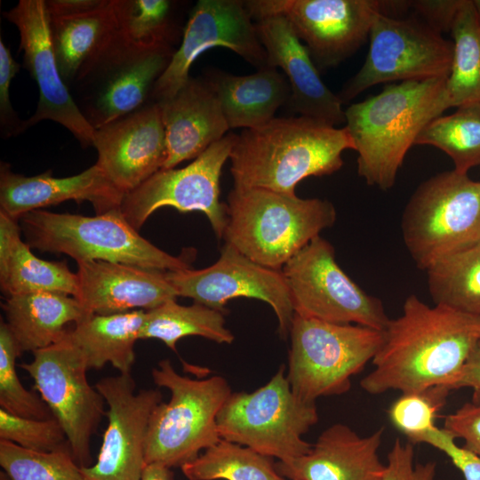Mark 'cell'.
Segmentation results:
<instances>
[{
	"label": "cell",
	"instance_id": "obj_1",
	"mask_svg": "<svg viewBox=\"0 0 480 480\" xmlns=\"http://www.w3.org/2000/svg\"><path fill=\"white\" fill-rule=\"evenodd\" d=\"M373 369L361 381L371 395L420 391L451 385L480 342V316L441 304L430 307L409 295L402 314L389 319Z\"/></svg>",
	"mask_w": 480,
	"mask_h": 480
},
{
	"label": "cell",
	"instance_id": "obj_2",
	"mask_svg": "<svg viewBox=\"0 0 480 480\" xmlns=\"http://www.w3.org/2000/svg\"><path fill=\"white\" fill-rule=\"evenodd\" d=\"M347 149L354 147L345 126L304 116L274 117L236 134L229 156L234 188L296 195L304 179L339 171Z\"/></svg>",
	"mask_w": 480,
	"mask_h": 480
},
{
	"label": "cell",
	"instance_id": "obj_3",
	"mask_svg": "<svg viewBox=\"0 0 480 480\" xmlns=\"http://www.w3.org/2000/svg\"><path fill=\"white\" fill-rule=\"evenodd\" d=\"M447 78L388 84L380 93L345 109V128L357 152V172L368 185L381 190L393 187L420 132L452 108Z\"/></svg>",
	"mask_w": 480,
	"mask_h": 480
},
{
	"label": "cell",
	"instance_id": "obj_4",
	"mask_svg": "<svg viewBox=\"0 0 480 480\" xmlns=\"http://www.w3.org/2000/svg\"><path fill=\"white\" fill-rule=\"evenodd\" d=\"M225 243L264 267L281 270L336 220L332 203L264 188H233L228 196Z\"/></svg>",
	"mask_w": 480,
	"mask_h": 480
},
{
	"label": "cell",
	"instance_id": "obj_5",
	"mask_svg": "<svg viewBox=\"0 0 480 480\" xmlns=\"http://www.w3.org/2000/svg\"><path fill=\"white\" fill-rule=\"evenodd\" d=\"M20 220L31 248L67 254L76 263L102 260L163 271L191 268L188 259L171 255L142 237L121 209L95 216L39 209Z\"/></svg>",
	"mask_w": 480,
	"mask_h": 480
},
{
	"label": "cell",
	"instance_id": "obj_6",
	"mask_svg": "<svg viewBox=\"0 0 480 480\" xmlns=\"http://www.w3.org/2000/svg\"><path fill=\"white\" fill-rule=\"evenodd\" d=\"M151 375L156 386L170 390L171 398L160 402L151 413L145 461L181 468L221 439L217 416L232 390L222 376H182L169 359L159 361Z\"/></svg>",
	"mask_w": 480,
	"mask_h": 480
},
{
	"label": "cell",
	"instance_id": "obj_7",
	"mask_svg": "<svg viewBox=\"0 0 480 480\" xmlns=\"http://www.w3.org/2000/svg\"><path fill=\"white\" fill-rule=\"evenodd\" d=\"M401 228L420 269L479 244L480 181L454 169L430 177L412 195Z\"/></svg>",
	"mask_w": 480,
	"mask_h": 480
},
{
	"label": "cell",
	"instance_id": "obj_8",
	"mask_svg": "<svg viewBox=\"0 0 480 480\" xmlns=\"http://www.w3.org/2000/svg\"><path fill=\"white\" fill-rule=\"evenodd\" d=\"M284 372L283 364L253 392L230 394L217 416L221 439L284 462L310 452L303 436L318 421L317 408L294 394Z\"/></svg>",
	"mask_w": 480,
	"mask_h": 480
},
{
	"label": "cell",
	"instance_id": "obj_9",
	"mask_svg": "<svg viewBox=\"0 0 480 480\" xmlns=\"http://www.w3.org/2000/svg\"><path fill=\"white\" fill-rule=\"evenodd\" d=\"M286 378L294 394L307 402L348 392L351 378L377 354L382 331L340 324L294 314Z\"/></svg>",
	"mask_w": 480,
	"mask_h": 480
},
{
	"label": "cell",
	"instance_id": "obj_10",
	"mask_svg": "<svg viewBox=\"0 0 480 480\" xmlns=\"http://www.w3.org/2000/svg\"><path fill=\"white\" fill-rule=\"evenodd\" d=\"M365 60L338 96L344 103L382 83L448 76L453 44L418 15L396 18L383 12L374 16Z\"/></svg>",
	"mask_w": 480,
	"mask_h": 480
},
{
	"label": "cell",
	"instance_id": "obj_11",
	"mask_svg": "<svg viewBox=\"0 0 480 480\" xmlns=\"http://www.w3.org/2000/svg\"><path fill=\"white\" fill-rule=\"evenodd\" d=\"M173 52L171 45L134 44L118 28L75 81L81 88L80 109L94 129L148 104L153 87Z\"/></svg>",
	"mask_w": 480,
	"mask_h": 480
},
{
	"label": "cell",
	"instance_id": "obj_12",
	"mask_svg": "<svg viewBox=\"0 0 480 480\" xmlns=\"http://www.w3.org/2000/svg\"><path fill=\"white\" fill-rule=\"evenodd\" d=\"M294 314L383 331L390 318L382 301L359 287L338 265L332 245L320 236L281 269Z\"/></svg>",
	"mask_w": 480,
	"mask_h": 480
},
{
	"label": "cell",
	"instance_id": "obj_13",
	"mask_svg": "<svg viewBox=\"0 0 480 480\" xmlns=\"http://www.w3.org/2000/svg\"><path fill=\"white\" fill-rule=\"evenodd\" d=\"M20 367L33 379L40 397L61 425L76 463L89 467L92 437L106 415V402L89 384L87 365L68 331L58 342L34 351L33 359Z\"/></svg>",
	"mask_w": 480,
	"mask_h": 480
},
{
	"label": "cell",
	"instance_id": "obj_14",
	"mask_svg": "<svg viewBox=\"0 0 480 480\" xmlns=\"http://www.w3.org/2000/svg\"><path fill=\"white\" fill-rule=\"evenodd\" d=\"M236 134L228 132L183 168L161 169L133 191L121 204L125 220L139 230L156 211L169 206L180 212H200L216 236L222 238L227 225V204L220 201L221 171Z\"/></svg>",
	"mask_w": 480,
	"mask_h": 480
},
{
	"label": "cell",
	"instance_id": "obj_15",
	"mask_svg": "<svg viewBox=\"0 0 480 480\" xmlns=\"http://www.w3.org/2000/svg\"><path fill=\"white\" fill-rule=\"evenodd\" d=\"M252 20L281 15L304 43L317 69L338 66L369 39L374 16L384 1L246 0Z\"/></svg>",
	"mask_w": 480,
	"mask_h": 480
},
{
	"label": "cell",
	"instance_id": "obj_16",
	"mask_svg": "<svg viewBox=\"0 0 480 480\" xmlns=\"http://www.w3.org/2000/svg\"><path fill=\"white\" fill-rule=\"evenodd\" d=\"M213 47L233 51L257 70L268 67L266 51L244 1L199 0L190 12L180 45L153 87V102L172 98L190 78L194 61Z\"/></svg>",
	"mask_w": 480,
	"mask_h": 480
},
{
	"label": "cell",
	"instance_id": "obj_17",
	"mask_svg": "<svg viewBox=\"0 0 480 480\" xmlns=\"http://www.w3.org/2000/svg\"><path fill=\"white\" fill-rule=\"evenodd\" d=\"M178 296L225 313L235 298L257 299L269 304L278 320V332L290 334L294 310L282 270L260 265L226 244L220 258L202 269L166 271Z\"/></svg>",
	"mask_w": 480,
	"mask_h": 480
},
{
	"label": "cell",
	"instance_id": "obj_18",
	"mask_svg": "<svg viewBox=\"0 0 480 480\" xmlns=\"http://www.w3.org/2000/svg\"><path fill=\"white\" fill-rule=\"evenodd\" d=\"M94 387L108 406V425L96 462L81 468L84 480H141L149 420L162 393L135 392L131 373L105 377Z\"/></svg>",
	"mask_w": 480,
	"mask_h": 480
},
{
	"label": "cell",
	"instance_id": "obj_19",
	"mask_svg": "<svg viewBox=\"0 0 480 480\" xmlns=\"http://www.w3.org/2000/svg\"><path fill=\"white\" fill-rule=\"evenodd\" d=\"M20 34L24 66L36 83L39 99L23 132L43 120L64 126L83 148L92 147L94 127L85 118L61 78L52 49L44 0H20L4 13Z\"/></svg>",
	"mask_w": 480,
	"mask_h": 480
},
{
	"label": "cell",
	"instance_id": "obj_20",
	"mask_svg": "<svg viewBox=\"0 0 480 480\" xmlns=\"http://www.w3.org/2000/svg\"><path fill=\"white\" fill-rule=\"evenodd\" d=\"M95 164L125 195L159 170L167 159L165 129L158 103L150 102L114 122L95 128Z\"/></svg>",
	"mask_w": 480,
	"mask_h": 480
},
{
	"label": "cell",
	"instance_id": "obj_21",
	"mask_svg": "<svg viewBox=\"0 0 480 480\" xmlns=\"http://www.w3.org/2000/svg\"><path fill=\"white\" fill-rule=\"evenodd\" d=\"M255 27L267 53L268 66L280 68L289 82V109L332 126L345 124L343 102L324 84L308 50L290 22L281 15H272L256 20Z\"/></svg>",
	"mask_w": 480,
	"mask_h": 480
},
{
	"label": "cell",
	"instance_id": "obj_22",
	"mask_svg": "<svg viewBox=\"0 0 480 480\" xmlns=\"http://www.w3.org/2000/svg\"><path fill=\"white\" fill-rule=\"evenodd\" d=\"M76 276V299L89 314L149 310L179 297L163 270L92 260L78 262Z\"/></svg>",
	"mask_w": 480,
	"mask_h": 480
},
{
	"label": "cell",
	"instance_id": "obj_23",
	"mask_svg": "<svg viewBox=\"0 0 480 480\" xmlns=\"http://www.w3.org/2000/svg\"><path fill=\"white\" fill-rule=\"evenodd\" d=\"M125 194L96 165L65 178L51 172L34 176L15 173L8 164L0 166V211L17 220L29 212L68 200L90 202L96 214L121 209Z\"/></svg>",
	"mask_w": 480,
	"mask_h": 480
},
{
	"label": "cell",
	"instance_id": "obj_24",
	"mask_svg": "<svg viewBox=\"0 0 480 480\" xmlns=\"http://www.w3.org/2000/svg\"><path fill=\"white\" fill-rule=\"evenodd\" d=\"M385 428L361 436L348 426L336 423L325 430L310 452L289 461L275 462L289 480H381L385 463L379 450Z\"/></svg>",
	"mask_w": 480,
	"mask_h": 480
},
{
	"label": "cell",
	"instance_id": "obj_25",
	"mask_svg": "<svg viewBox=\"0 0 480 480\" xmlns=\"http://www.w3.org/2000/svg\"><path fill=\"white\" fill-rule=\"evenodd\" d=\"M157 103L168 151L163 169L196 158L229 130L217 93L206 77L190 76L172 98Z\"/></svg>",
	"mask_w": 480,
	"mask_h": 480
},
{
	"label": "cell",
	"instance_id": "obj_26",
	"mask_svg": "<svg viewBox=\"0 0 480 480\" xmlns=\"http://www.w3.org/2000/svg\"><path fill=\"white\" fill-rule=\"evenodd\" d=\"M205 77L217 93L229 129L265 124L291 96L284 74L268 66L245 76L215 69Z\"/></svg>",
	"mask_w": 480,
	"mask_h": 480
},
{
	"label": "cell",
	"instance_id": "obj_27",
	"mask_svg": "<svg viewBox=\"0 0 480 480\" xmlns=\"http://www.w3.org/2000/svg\"><path fill=\"white\" fill-rule=\"evenodd\" d=\"M17 220L0 211V286L9 296L37 292H58L73 297L78 293L76 273L66 261L37 258L20 237Z\"/></svg>",
	"mask_w": 480,
	"mask_h": 480
},
{
	"label": "cell",
	"instance_id": "obj_28",
	"mask_svg": "<svg viewBox=\"0 0 480 480\" xmlns=\"http://www.w3.org/2000/svg\"><path fill=\"white\" fill-rule=\"evenodd\" d=\"M2 308L20 355L58 342L68 332L66 324L90 315L75 297L50 292L9 296Z\"/></svg>",
	"mask_w": 480,
	"mask_h": 480
},
{
	"label": "cell",
	"instance_id": "obj_29",
	"mask_svg": "<svg viewBox=\"0 0 480 480\" xmlns=\"http://www.w3.org/2000/svg\"><path fill=\"white\" fill-rule=\"evenodd\" d=\"M117 31L114 0H106L102 6L89 12L50 18L52 49L67 86L75 83Z\"/></svg>",
	"mask_w": 480,
	"mask_h": 480
},
{
	"label": "cell",
	"instance_id": "obj_30",
	"mask_svg": "<svg viewBox=\"0 0 480 480\" xmlns=\"http://www.w3.org/2000/svg\"><path fill=\"white\" fill-rule=\"evenodd\" d=\"M146 310L111 315L90 314L68 331L81 351L88 370L110 364L119 373H131L135 362L134 345L140 340Z\"/></svg>",
	"mask_w": 480,
	"mask_h": 480
},
{
	"label": "cell",
	"instance_id": "obj_31",
	"mask_svg": "<svg viewBox=\"0 0 480 480\" xmlns=\"http://www.w3.org/2000/svg\"><path fill=\"white\" fill-rule=\"evenodd\" d=\"M224 315L196 302L183 306L171 300L146 310L140 340H159L173 351H176L177 342L187 336H201L217 343L231 344L235 337L226 327Z\"/></svg>",
	"mask_w": 480,
	"mask_h": 480
},
{
	"label": "cell",
	"instance_id": "obj_32",
	"mask_svg": "<svg viewBox=\"0 0 480 480\" xmlns=\"http://www.w3.org/2000/svg\"><path fill=\"white\" fill-rule=\"evenodd\" d=\"M449 33L453 44L446 81L451 107L480 102V16L473 0H462Z\"/></svg>",
	"mask_w": 480,
	"mask_h": 480
},
{
	"label": "cell",
	"instance_id": "obj_33",
	"mask_svg": "<svg viewBox=\"0 0 480 480\" xmlns=\"http://www.w3.org/2000/svg\"><path fill=\"white\" fill-rule=\"evenodd\" d=\"M180 468L188 480H286L273 458L225 439Z\"/></svg>",
	"mask_w": 480,
	"mask_h": 480
},
{
	"label": "cell",
	"instance_id": "obj_34",
	"mask_svg": "<svg viewBox=\"0 0 480 480\" xmlns=\"http://www.w3.org/2000/svg\"><path fill=\"white\" fill-rule=\"evenodd\" d=\"M427 272L435 304L480 316V244L442 260Z\"/></svg>",
	"mask_w": 480,
	"mask_h": 480
},
{
	"label": "cell",
	"instance_id": "obj_35",
	"mask_svg": "<svg viewBox=\"0 0 480 480\" xmlns=\"http://www.w3.org/2000/svg\"><path fill=\"white\" fill-rule=\"evenodd\" d=\"M415 145L435 147L449 156L454 170L466 172L480 165V102L461 105L431 121Z\"/></svg>",
	"mask_w": 480,
	"mask_h": 480
},
{
	"label": "cell",
	"instance_id": "obj_36",
	"mask_svg": "<svg viewBox=\"0 0 480 480\" xmlns=\"http://www.w3.org/2000/svg\"><path fill=\"white\" fill-rule=\"evenodd\" d=\"M0 465L9 480H84L68 445L36 452L0 440Z\"/></svg>",
	"mask_w": 480,
	"mask_h": 480
},
{
	"label": "cell",
	"instance_id": "obj_37",
	"mask_svg": "<svg viewBox=\"0 0 480 480\" xmlns=\"http://www.w3.org/2000/svg\"><path fill=\"white\" fill-rule=\"evenodd\" d=\"M120 33L142 47L171 45L172 2L168 0H114Z\"/></svg>",
	"mask_w": 480,
	"mask_h": 480
},
{
	"label": "cell",
	"instance_id": "obj_38",
	"mask_svg": "<svg viewBox=\"0 0 480 480\" xmlns=\"http://www.w3.org/2000/svg\"><path fill=\"white\" fill-rule=\"evenodd\" d=\"M450 389L444 385L420 391L402 393L388 407L391 424L412 444L436 428V420L444 407Z\"/></svg>",
	"mask_w": 480,
	"mask_h": 480
},
{
	"label": "cell",
	"instance_id": "obj_39",
	"mask_svg": "<svg viewBox=\"0 0 480 480\" xmlns=\"http://www.w3.org/2000/svg\"><path fill=\"white\" fill-rule=\"evenodd\" d=\"M20 356L5 322L0 324V406L6 412L31 419L53 417L47 404L36 394L25 388L16 372Z\"/></svg>",
	"mask_w": 480,
	"mask_h": 480
},
{
	"label": "cell",
	"instance_id": "obj_40",
	"mask_svg": "<svg viewBox=\"0 0 480 480\" xmlns=\"http://www.w3.org/2000/svg\"><path fill=\"white\" fill-rule=\"evenodd\" d=\"M0 440L36 452H51L68 445L66 434L54 417L44 420L25 418L2 408Z\"/></svg>",
	"mask_w": 480,
	"mask_h": 480
},
{
	"label": "cell",
	"instance_id": "obj_41",
	"mask_svg": "<svg viewBox=\"0 0 480 480\" xmlns=\"http://www.w3.org/2000/svg\"><path fill=\"white\" fill-rule=\"evenodd\" d=\"M381 480H436V463L415 462L414 444L396 438L387 455Z\"/></svg>",
	"mask_w": 480,
	"mask_h": 480
},
{
	"label": "cell",
	"instance_id": "obj_42",
	"mask_svg": "<svg viewBox=\"0 0 480 480\" xmlns=\"http://www.w3.org/2000/svg\"><path fill=\"white\" fill-rule=\"evenodd\" d=\"M19 70V63L0 39V126L4 138L16 136L23 132L24 120L18 117L10 100L11 83Z\"/></svg>",
	"mask_w": 480,
	"mask_h": 480
},
{
	"label": "cell",
	"instance_id": "obj_43",
	"mask_svg": "<svg viewBox=\"0 0 480 480\" xmlns=\"http://www.w3.org/2000/svg\"><path fill=\"white\" fill-rule=\"evenodd\" d=\"M455 439L444 428L436 427L425 434L420 444H428L443 452L462 473L465 480H480V457L463 446H459Z\"/></svg>",
	"mask_w": 480,
	"mask_h": 480
},
{
	"label": "cell",
	"instance_id": "obj_44",
	"mask_svg": "<svg viewBox=\"0 0 480 480\" xmlns=\"http://www.w3.org/2000/svg\"><path fill=\"white\" fill-rule=\"evenodd\" d=\"M444 428L455 438L463 439V447L480 457V403H466L448 414Z\"/></svg>",
	"mask_w": 480,
	"mask_h": 480
},
{
	"label": "cell",
	"instance_id": "obj_45",
	"mask_svg": "<svg viewBox=\"0 0 480 480\" xmlns=\"http://www.w3.org/2000/svg\"><path fill=\"white\" fill-rule=\"evenodd\" d=\"M462 0L409 1L408 6L415 14L440 33L449 32L451 24Z\"/></svg>",
	"mask_w": 480,
	"mask_h": 480
},
{
	"label": "cell",
	"instance_id": "obj_46",
	"mask_svg": "<svg viewBox=\"0 0 480 480\" xmlns=\"http://www.w3.org/2000/svg\"><path fill=\"white\" fill-rule=\"evenodd\" d=\"M461 388H472V402L480 403V342L473 349L460 373L451 385L452 391Z\"/></svg>",
	"mask_w": 480,
	"mask_h": 480
},
{
	"label": "cell",
	"instance_id": "obj_47",
	"mask_svg": "<svg viewBox=\"0 0 480 480\" xmlns=\"http://www.w3.org/2000/svg\"><path fill=\"white\" fill-rule=\"evenodd\" d=\"M106 0H47L46 9L50 18L77 15L94 11Z\"/></svg>",
	"mask_w": 480,
	"mask_h": 480
},
{
	"label": "cell",
	"instance_id": "obj_48",
	"mask_svg": "<svg viewBox=\"0 0 480 480\" xmlns=\"http://www.w3.org/2000/svg\"><path fill=\"white\" fill-rule=\"evenodd\" d=\"M141 480H172V472L158 463L147 464Z\"/></svg>",
	"mask_w": 480,
	"mask_h": 480
},
{
	"label": "cell",
	"instance_id": "obj_49",
	"mask_svg": "<svg viewBox=\"0 0 480 480\" xmlns=\"http://www.w3.org/2000/svg\"><path fill=\"white\" fill-rule=\"evenodd\" d=\"M474 2H475V5H476V7L477 9L478 14L480 16V0H474Z\"/></svg>",
	"mask_w": 480,
	"mask_h": 480
}]
</instances>
